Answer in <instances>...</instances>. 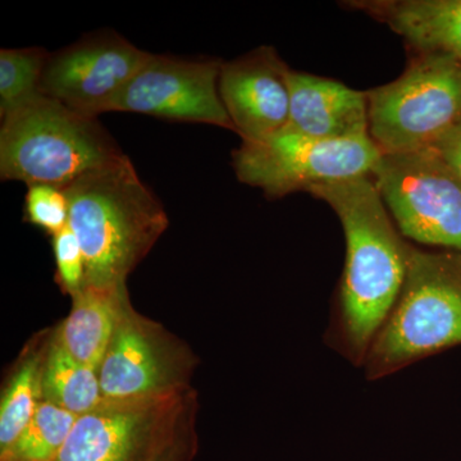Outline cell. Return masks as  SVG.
Listing matches in <instances>:
<instances>
[{"instance_id": "cell-1", "label": "cell", "mask_w": 461, "mask_h": 461, "mask_svg": "<svg viewBox=\"0 0 461 461\" xmlns=\"http://www.w3.org/2000/svg\"><path fill=\"white\" fill-rule=\"evenodd\" d=\"M308 193L335 211L346 240L327 344L363 366L402 294L411 247L396 230L371 176L317 185Z\"/></svg>"}, {"instance_id": "cell-2", "label": "cell", "mask_w": 461, "mask_h": 461, "mask_svg": "<svg viewBox=\"0 0 461 461\" xmlns=\"http://www.w3.org/2000/svg\"><path fill=\"white\" fill-rule=\"evenodd\" d=\"M68 226L86 266L85 286L122 287L168 227L162 203L139 177L124 154L63 189Z\"/></svg>"}, {"instance_id": "cell-3", "label": "cell", "mask_w": 461, "mask_h": 461, "mask_svg": "<svg viewBox=\"0 0 461 461\" xmlns=\"http://www.w3.org/2000/svg\"><path fill=\"white\" fill-rule=\"evenodd\" d=\"M123 156L98 118L77 113L41 93L2 118V180L65 189Z\"/></svg>"}, {"instance_id": "cell-4", "label": "cell", "mask_w": 461, "mask_h": 461, "mask_svg": "<svg viewBox=\"0 0 461 461\" xmlns=\"http://www.w3.org/2000/svg\"><path fill=\"white\" fill-rule=\"evenodd\" d=\"M461 345V254L411 248L402 294L366 360V378L387 377Z\"/></svg>"}, {"instance_id": "cell-5", "label": "cell", "mask_w": 461, "mask_h": 461, "mask_svg": "<svg viewBox=\"0 0 461 461\" xmlns=\"http://www.w3.org/2000/svg\"><path fill=\"white\" fill-rule=\"evenodd\" d=\"M195 390L163 399L107 402L76 420L53 461H193Z\"/></svg>"}, {"instance_id": "cell-6", "label": "cell", "mask_w": 461, "mask_h": 461, "mask_svg": "<svg viewBox=\"0 0 461 461\" xmlns=\"http://www.w3.org/2000/svg\"><path fill=\"white\" fill-rule=\"evenodd\" d=\"M369 135L382 154L432 148L461 120V62L418 54L393 83L366 91Z\"/></svg>"}, {"instance_id": "cell-7", "label": "cell", "mask_w": 461, "mask_h": 461, "mask_svg": "<svg viewBox=\"0 0 461 461\" xmlns=\"http://www.w3.org/2000/svg\"><path fill=\"white\" fill-rule=\"evenodd\" d=\"M381 156L371 135L330 140L288 127L259 140H242L232 154L239 180L272 199L371 176Z\"/></svg>"}, {"instance_id": "cell-8", "label": "cell", "mask_w": 461, "mask_h": 461, "mask_svg": "<svg viewBox=\"0 0 461 461\" xmlns=\"http://www.w3.org/2000/svg\"><path fill=\"white\" fill-rule=\"evenodd\" d=\"M371 177L402 236L461 254V180L433 149L382 154Z\"/></svg>"}, {"instance_id": "cell-9", "label": "cell", "mask_w": 461, "mask_h": 461, "mask_svg": "<svg viewBox=\"0 0 461 461\" xmlns=\"http://www.w3.org/2000/svg\"><path fill=\"white\" fill-rule=\"evenodd\" d=\"M198 363L186 342L129 302L98 369L103 399L133 402L189 393Z\"/></svg>"}, {"instance_id": "cell-10", "label": "cell", "mask_w": 461, "mask_h": 461, "mask_svg": "<svg viewBox=\"0 0 461 461\" xmlns=\"http://www.w3.org/2000/svg\"><path fill=\"white\" fill-rule=\"evenodd\" d=\"M150 53L115 33L89 36L48 57L39 91L67 108L98 118L115 100Z\"/></svg>"}, {"instance_id": "cell-11", "label": "cell", "mask_w": 461, "mask_h": 461, "mask_svg": "<svg viewBox=\"0 0 461 461\" xmlns=\"http://www.w3.org/2000/svg\"><path fill=\"white\" fill-rule=\"evenodd\" d=\"M222 65L220 59L150 54L115 100L113 112L213 124L235 131L218 90Z\"/></svg>"}, {"instance_id": "cell-12", "label": "cell", "mask_w": 461, "mask_h": 461, "mask_svg": "<svg viewBox=\"0 0 461 461\" xmlns=\"http://www.w3.org/2000/svg\"><path fill=\"white\" fill-rule=\"evenodd\" d=\"M287 69L271 47L258 48L221 67L220 96L242 140H259L287 126Z\"/></svg>"}, {"instance_id": "cell-13", "label": "cell", "mask_w": 461, "mask_h": 461, "mask_svg": "<svg viewBox=\"0 0 461 461\" xmlns=\"http://www.w3.org/2000/svg\"><path fill=\"white\" fill-rule=\"evenodd\" d=\"M287 83L288 129L330 140L369 135L366 93L330 78L294 71L290 67Z\"/></svg>"}, {"instance_id": "cell-14", "label": "cell", "mask_w": 461, "mask_h": 461, "mask_svg": "<svg viewBox=\"0 0 461 461\" xmlns=\"http://www.w3.org/2000/svg\"><path fill=\"white\" fill-rule=\"evenodd\" d=\"M353 5L390 26L418 54H447L461 62V0H375Z\"/></svg>"}, {"instance_id": "cell-15", "label": "cell", "mask_w": 461, "mask_h": 461, "mask_svg": "<svg viewBox=\"0 0 461 461\" xmlns=\"http://www.w3.org/2000/svg\"><path fill=\"white\" fill-rule=\"evenodd\" d=\"M129 302L127 286H85L72 296L71 312L53 330L54 341L76 362L98 371Z\"/></svg>"}, {"instance_id": "cell-16", "label": "cell", "mask_w": 461, "mask_h": 461, "mask_svg": "<svg viewBox=\"0 0 461 461\" xmlns=\"http://www.w3.org/2000/svg\"><path fill=\"white\" fill-rule=\"evenodd\" d=\"M53 330L33 336L18 357L0 403V457L11 451L41 402L42 372Z\"/></svg>"}, {"instance_id": "cell-17", "label": "cell", "mask_w": 461, "mask_h": 461, "mask_svg": "<svg viewBox=\"0 0 461 461\" xmlns=\"http://www.w3.org/2000/svg\"><path fill=\"white\" fill-rule=\"evenodd\" d=\"M41 400L77 417L93 411L104 402L98 371L76 362L54 341V335L42 372Z\"/></svg>"}, {"instance_id": "cell-18", "label": "cell", "mask_w": 461, "mask_h": 461, "mask_svg": "<svg viewBox=\"0 0 461 461\" xmlns=\"http://www.w3.org/2000/svg\"><path fill=\"white\" fill-rule=\"evenodd\" d=\"M77 415L41 400L26 429L0 461H53L71 435Z\"/></svg>"}, {"instance_id": "cell-19", "label": "cell", "mask_w": 461, "mask_h": 461, "mask_svg": "<svg viewBox=\"0 0 461 461\" xmlns=\"http://www.w3.org/2000/svg\"><path fill=\"white\" fill-rule=\"evenodd\" d=\"M50 54L42 48L0 50V117L41 93V81Z\"/></svg>"}, {"instance_id": "cell-20", "label": "cell", "mask_w": 461, "mask_h": 461, "mask_svg": "<svg viewBox=\"0 0 461 461\" xmlns=\"http://www.w3.org/2000/svg\"><path fill=\"white\" fill-rule=\"evenodd\" d=\"M25 220L51 236L69 223V204L63 189L51 185H30L25 198Z\"/></svg>"}, {"instance_id": "cell-21", "label": "cell", "mask_w": 461, "mask_h": 461, "mask_svg": "<svg viewBox=\"0 0 461 461\" xmlns=\"http://www.w3.org/2000/svg\"><path fill=\"white\" fill-rule=\"evenodd\" d=\"M54 259H56V280L63 293L74 296L80 293L86 282V266L80 242L71 227L53 236Z\"/></svg>"}, {"instance_id": "cell-22", "label": "cell", "mask_w": 461, "mask_h": 461, "mask_svg": "<svg viewBox=\"0 0 461 461\" xmlns=\"http://www.w3.org/2000/svg\"><path fill=\"white\" fill-rule=\"evenodd\" d=\"M429 149H433L461 180V120Z\"/></svg>"}]
</instances>
